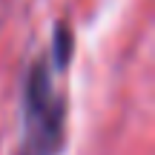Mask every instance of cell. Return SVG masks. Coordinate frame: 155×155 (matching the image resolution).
<instances>
[{
  "instance_id": "6da1fadb",
  "label": "cell",
  "mask_w": 155,
  "mask_h": 155,
  "mask_svg": "<svg viewBox=\"0 0 155 155\" xmlns=\"http://www.w3.org/2000/svg\"><path fill=\"white\" fill-rule=\"evenodd\" d=\"M63 147V101L43 61L32 69L23 98L20 155H58Z\"/></svg>"
}]
</instances>
